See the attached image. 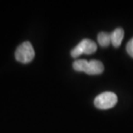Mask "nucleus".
Masks as SVG:
<instances>
[{
    "instance_id": "f03ea898",
    "label": "nucleus",
    "mask_w": 133,
    "mask_h": 133,
    "mask_svg": "<svg viewBox=\"0 0 133 133\" xmlns=\"http://www.w3.org/2000/svg\"><path fill=\"white\" fill-rule=\"evenodd\" d=\"M118 102V97L111 92H105L95 98L94 105L99 109H109L113 107Z\"/></svg>"
},
{
    "instance_id": "7ed1b4c3",
    "label": "nucleus",
    "mask_w": 133,
    "mask_h": 133,
    "mask_svg": "<svg viewBox=\"0 0 133 133\" xmlns=\"http://www.w3.org/2000/svg\"><path fill=\"white\" fill-rule=\"evenodd\" d=\"M104 71V65L103 63L97 60H92L88 62V64L87 66V70L85 73L87 74H99L103 73Z\"/></svg>"
},
{
    "instance_id": "6e6552de",
    "label": "nucleus",
    "mask_w": 133,
    "mask_h": 133,
    "mask_svg": "<svg viewBox=\"0 0 133 133\" xmlns=\"http://www.w3.org/2000/svg\"><path fill=\"white\" fill-rule=\"evenodd\" d=\"M126 51L129 54L130 56L133 58V38L130 40V41L128 42V43H127Z\"/></svg>"
},
{
    "instance_id": "423d86ee",
    "label": "nucleus",
    "mask_w": 133,
    "mask_h": 133,
    "mask_svg": "<svg viewBox=\"0 0 133 133\" xmlns=\"http://www.w3.org/2000/svg\"><path fill=\"white\" fill-rule=\"evenodd\" d=\"M98 42H99V44L101 47L105 48V47H108L109 45L111 43V33H107V32H100L98 35Z\"/></svg>"
},
{
    "instance_id": "39448f33",
    "label": "nucleus",
    "mask_w": 133,
    "mask_h": 133,
    "mask_svg": "<svg viewBox=\"0 0 133 133\" xmlns=\"http://www.w3.org/2000/svg\"><path fill=\"white\" fill-rule=\"evenodd\" d=\"M81 43L83 45L84 49V54L90 55L94 53L97 50V45L96 43L90 39H83L81 41Z\"/></svg>"
},
{
    "instance_id": "20e7f679",
    "label": "nucleus",
    "mask_w": 133,
    "mask_h": 133,
    "mask_svg": "<svg viewBox=\"0 0 133 133\" xmlns=\"http://www.w3.org/2000/svg\"><path fill=\"white\" fill-rule=\"evenodd\" d=\"M124 30L121 28H118L114 30L111 33V44L115 48H118L120 46L122 40L124 38Z\"/></svg>"
},
{
    "instance_id": "0eeeda50",
    "label": "nucleus",
    "mask_w": 133,
    "mask_h": 133,
    "mask_svg": "<svg viewBox=\"0 0 133 133\" xmlns=\"http://www.w3.org/2000/svg\"><path fill=\"white\" fill-rule=\"evenodd\" d=\"M88 62L86 60H76L73 63V68L77 72H83L85 73L87 70V66Z\"/></svg>"
},
{
    "instance_id": "f257e3e1",
    "label": "nucleus",
    "mask_w": 133,
    "mask_h": 133,
    "mask_svg": "<svg viewBox=\"0 0 133 133\" xmlns=\"http://www.w3.org/2000/svg\"><path fill=\"white\" fill-rule=\"evenodd\" d=\"M35 57V50L30 42H24L19 45L15 52V58L23 64L30 62Z\"/></svg>"
}]
</instances>
